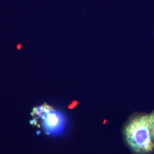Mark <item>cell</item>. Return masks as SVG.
I'll use <instances>...</instances> for the list:
<instances>
[{"label":"cell","instance_id":"1","mask_svg":"<svg viewBox=\"0 0 154 154\" xmlns=\"http://www.w3.org/2000/svg\"><path fill=\"white\" fill-rule=\"evenodd\" d=\"M125 138L135 154H152L154 142L149 125V114H138L132 116L124 128Z\"/></svg>","mask_w":154,"mask_h":154},{"label":"cell","instance_id":"2","mask_svg":"<svg viewBox=\"0 0 154 154\" xmlns=\"http://www.w3.org/2000/svg\"><path fill=\"white\" fill-rule=\"evenodd\" d=\"M36 125L40 126L48 135L58 137L61 135L65 128V118L61 112L45 103L35 107L31 113Z\"/></svg>","mask_w":154,"mask_h":154},{"label":"cell","instance_id":"3","mask_svg":"<svg viewBox=\"0 0 154 154\" xmlns=\"http://www.w3.org/2000/svg\"><path fill=\"white\" fill-rule=\"evenodd\" d=\"M149 125L151 136L154 142V111L149 114Z\"/></svg>","mask_w":154,"mask_h":154},{"label":"cell","instance_id":"4","mask_svg":"<svg viewBox=\"0 0 154 154\" xmlns=\"http://www.w3.org/2000/svg\"><path fill=\"white\" fill-rule=\"evenodd\" d=\"M21 47H22V45H21V44H19L17 46V48L18 50L21 49Z\"/></svg>","mask_w":154,"mask_h":154}]
</instances>
